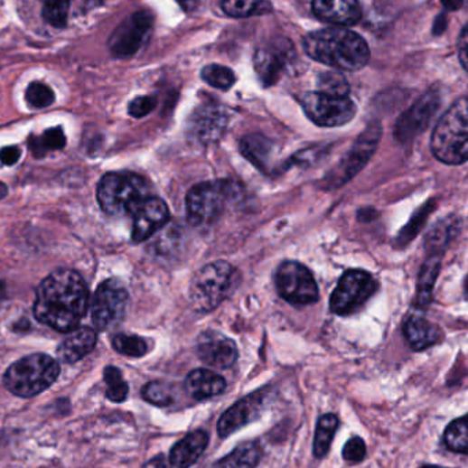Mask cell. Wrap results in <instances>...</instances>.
Wrapping results in <instances>:
<instances>
[{
    "mask_svg": "<svg viewBox=\"0 0 468 468\" xmlns=\"http://www.w3.org/2000/svg\"><path fill=\"white\" fill-rule=\"evenodd\" d=\"M143 468H174L173 467L172 463H170V459H167L164 454H158V456L153 457V459L148 460Z\"/></svg>",
    "mask_w": 468,
    "mask_h": 468,
    "instance_id": "f6af8a7d",
    "label": "cell"
},
{
    "mask_svg": "<svg viewBox=\"0 0 468 468\" xmlns=\"http://www.w3.org/2000/svg\"><path fill=\"white\" fill-rule=\"evenodd\" d=\"M446 29V18L445 15H440V17L435 20V26H433V32L435 34H441Z\"/></svg>",
    "mask_w": 468,
    "mask_h": 468,
    "instance_id": "7dc6e473",
    "label": "cell"
},
{
    "mask_svg": "<svg viewBox=\"0 0 468 468\" xmlns=\"http://www.w3.org/2000/svg\"><path fill=\"white\" fill-rule=\"evenodd\" d=\"M432 203L425 204L419 211H417V214L412 217V220H409L408 225L406 226L403 231L400 233V244H407L408 241H411V239L414 236H417V231L422 229L424 223L426 222L427 217L430 215V211H432Z\"/></svg>",
    "mask_w": 468,
    "mask_h": 468,
    "instance_id": "ab89813d",
    "label": "cell"
},
{
    "mask_svg": "<svg viewBox=\"0 0 468 468\" xmlns=\"http://www.w3.org/2000/svg\"><path fill=\"white\" fill-rule=\"evenodd\" d=\"M238 279V271L228 262L218 260L204 266L191 281V304L203 313L215 310L234 291Z\"/></svg>",
    "mask_w": 468,
    "mask_h": 468,
    "instance_id": "8992f818",
    "label": "cell"
},
{
    "mask_svg": "<svg viewBox=\"0 0 468 468\" xmlns=\"http://www.w3.org/2000/svg\"><path fill=\"white\" fill-rule=\"evenodd\" d=\"M21 158V151L20 148L14 147H5L0 150V162L5 164V166H13V164H17Z\"/></svg>",
    "mask_w": 468,
    "mask_h": 468,
    "instance_id": "ee69618b",
    "label": "cell"
},
{
    "mask_svg": "<svg viewBox=\"0 0 468 468\" xmlns=\"http://www.w3.org/2000/svg\"><path fill=\"white\" fill-rule=\"evenodd\" d=\"M156 108V99L153 97H138L130 102L127 111L133 118H143Z\"/></svg>",
    "mask_w": 468,
    "mask_h": 468,
    "instance_id": "b9f144b4",
    "label": "cell"
},
{
    "mask_svg": "<svg viewBox=\"0 0 468 468\" xmlns=\"http://www.w3.org/2000/svg\"><path fill=\"white\" fill-rule=\"evenodd\" d=\"M132 218V240L135 243H143L169 220V207L162 199L148 196L137 207Z\"/></svg>",
    "mask_w": 468,
    "mask_h": 468,
    "instance_id": "e0dca14e",
    "label": "cell"
},
{
    "mask_svg": "<svg viewBox=\"0 0 468 468\" xmlns=\"http://www.w3.org/2000/svg\"><path fill=\"white\" fill-rule=\"evenodd\" d=\"M441 4L449 12H456L463 6V0H441Z\"/></svg>",
    "mask_w": 468,
    "mask_h": 468,
    "instance_id": "bcb514c9",
    "label": "cell"
},
{
    "mask_svg": "<svg viewBox=\"0 0 468 468\" xmlns=\"http://www.w3.org/2000/svg\"><path fill=\"white\" fill-rule=\"evenodd\" d=\"M142 396L145 401L156 407H167L174 403V392L166 382H150L143 388Z\"/></svg>",
    "mask_w": 468,
    "mask_h": 468,
    "instance_id": "d590c367",
    "label": "cell"
},
{
    "mask_svg": "<svg viewBox=\"0 0 468 468\" xmlns=\"http://www.w3.org/2000/svg\"><path fill=\"white\" fill-rule=\"evenodd\" d=\"M376 291L377 281L371 274L364 270H348L332 294L331 310L337 315H350L363 307Z\"/></svg>",
    "mask_w": 468,
    "mask_h": 468,
    "instance_id": "ba28073f",
    "label": "cell"
},
{
    "mask_svg": "<svg viewBox=\"0 0 468 468\" xmlns=\"http://www.w3.org/2000/svg\"><path fill=\"white\" fill-rule=\"evenodd\" d=\"M5 295H6V285L4 281H0V302L4 300Z\"/></svg>",
    "mask_w": 468,
    "mask_h": 468,
    "instance_id": "816d5d0a",
    "label": "cell"
},
{
    "mask_svg": "<svg viewBox=\"0 0 468 468\" xmlns=\"http://www.w3.org/2000/svg\"><path fill=\"white\" fill-rule=\"evenodd\" d=\"M226 381L217 372L206 369H196L191 371L185 379L186 392L196 401L217 398L226 390Z\"/></svg>",
    "mask_w": 468,
    "mask_h": 468,
    "instance_id": "603a6c76",
    "label": "cell"
},
{
    "mask_svg": "<svg viewBox=\"0 0 468 468\" xmlns=\"http://www.w3.org/2000/svg\"><path fill=\"white\" fill-rule=\"evenodd\" d=\"M70 0H45L42 15L45 23L57 29L66 28L68 25Z\"/></svg>",
    "mask_w": 468,
    "mask_h": 468,
    "instance_id": "d6a6232c",
    "label": "cell"
},
{
    "mask_svg": "<svg viewBox=\"0 0 468 468\" xmlns=\"http://www.w3.org/2000/svg\"><path fill=\"white\" fill-rule=\"evenodd\" d=\"M97 342V332L93 331L92 327H77L61 342L57 351L58 358L63 363H76L92 352Z\"/></svg>",
    "mask_w": 468,
    "mask_h": 468,
    "instance_id": "7402d4cb",
    "label": "cell"
},
{
    "mask_svg": "<svg viewBox=\"0 0 468 468\" xmlns=\"http://www.w3.org/2000/svg\"><path fill=\"white\" fill-rule=\"evenodd\" d=\"M29 148L36 158H42L50 151L62 150L66 145L65 133L62 127L45 130L42 136L32 135L28 140Z\"/></svg>",
    "mask_w": 468,
    "mask_h": 468,
    "instance_id": "f546056e",
    "label": "cell"
},
{
    "mask_svg": "<svg viewBox=\"0 0 468 468\" xmlns=\"http://www.w3.org/2000/svg\"><path fill=\"white\" fill-rule=\"evenodd\" d=\"M294 45L288 40L273 42L257 50L255 54V71L265 87H271L278 81L286 66L296 57Z\"/></svg>",
    "mask_w": 468,
    "mask_h": 468,
    "instance_id": "5bb4252c",
    "label": "cell"
},
{
    "mask_svg": "<svg viewBox=\"0 0 468 468\" xmlns=\"http://www.w3.org/2000/svg\"><path fill=\"white\" fill-rule=\"evenodd\" d=\"M199 359L214 369H229L239 358L238 345L218 332H206L198 340Z\"/></svg>",
    "mask_w": 468,
    "mask_h": 468,
    "instance_id": "ac0fdd59",
    "label": "cell"
},
{
    "mask_svg": "<svg viewBox=\"0 0 468 468\" xmlns=\"http://www.w3.org/2000/svg\"><path fill=\"white\" fill-rule=\"evenodd\" d=\"M319 92L332 95V97H348L350 95V84L342 74L337 71H326L319 74Z\"/></svg>",
    "mask_w": 468,
    "mask_h": 468,
    "instance_id": "e575fe53",
    "label": "cell"
},
{
    "mask_svg": "<svg viewBox=\"0 0 468 468\" xmlns=\"http://www.w3.org/2000/svg\"><path fill=\"white\" fill-rule=\"evenodd\" d=\"M367 448L360 437L350 438L342 448V457L350 463H360L366 457Z\"/></svg>",
    "mask_w": 468,
    "mask_h": 468,
    "instance_id": "60d3db41",
    "label": "cell"
},
{
    "mask_svg": "<svg viewBox=\"0 0 468 468\" xmlns=\"http://www.w3.org/2000/svg\"><path fill=\"white\" fill-rule=\"evenodd\" d=\"M457 50H459V60L465 71H468V23L463 28L462 33L457 42Z\"/></svg>",
    "mask_w": 468,
    "mask_h": 468,
    "instance_id": "7bdbcfd3",
    "label": "cell"
},
{
    "mask_svg": "<svg viewBox=\"0 0 468 468\" xmlns=\"http://www.w3.org/2000/svg\"><path fill=\"white\" fill-rule=\"evenodd\" d=\"M89 303L84 279L73 270L58 268L40 284L33 313L37 321L61 333L79 327Z\"/></svg>",
    "mask_w": 468,
    "mask_h": 468,
    "instance_id": "6da1fadb",
    "label": "cell"
},
{
    "mask_svg": "<svg viewBox=\"0 0 468 468\" xmlns=\"http://www.w3.org/2000/svg\"><path fill=\"white\" fill-rule=\"evenodd\" d=\"M441 105L440 93L437 90H429L420 97L408 110L401 114L396 122L395 136L398 142L407 145L415 137L425 132L437 113Z\"/></svg>",
    "mask_w": 468,
    "mask_h": 468,
    "instance_id": "4fadbf2b",
    "label": "cell"
},
{
    "mask_svg": "<svg viewBox=\"0 0 468 468\" xmlns=\"http://www.w3.org/2000/svg\"><path fill=\"white\" fill-rule=\"evenodd\" d=\"M430 147L443 164L457 166L468 162V97L457 99L441 117Z\"/></svg>",
    "mask_w": 468,
    "mask_h": 468,
    "instance_id": "3957f363",
    "label": "cell"
},
{
    "mask_svg": "<svg viewBox=\"0 0 468 468\" xmlns=\"http://www.w3.org/2000/svg\"><path fill=\"white\" fill-rule=\"evenodd\" d=\"M97 196L100 209L110 217H132L142 201L148 198L145 181L132 173L103 175Z\"/></svg>",
    "mask_w": 468,
    "mask_h": 468,
    "instance_id": "5b68a950",
    "label": "cell"
},
{
    "mask_svg": "<svg viewBox=\"0 0 468 468\" xmlns=\"http://www.w3.org/2000/svg\"><path fill=\"white\" fill-rule=\"evenodd\" d=\"M302 108L305 116L319 126H342L356 116V106L348 97H332L322 92L303 95Z\"/></svg>",
    "mask_w": 468,
    "mask_h": 468,
    "instance_id": "9c48e42d",
    "label": "cell"
},
{
    "mask_svg": "<svg viewBox=\"0 0 468 468\" xmlns=\"http://www.w3.org/2000/svg\"><path fill=\"white\" fill-rule=\"evenodd\" d=\"M404 336L412 350L425 351L440 342L443 332L424 316L412 315L404 323Z\"/></svg>",
    "mask_w": 468,
    "mask_h": 468,
    "instance_id": "cb8c5ba5",
    "label": "cell"
},
{
    "mask_svg": "<svg viewBox=\"0 0 468 468\" xmlns=\"http://www.w3.org/2000/svg\"><path fill=\"white\" fill-rule=\"evenodd\" d=\"M303 49L316 62L344 71L360 70L370 60L366 40L342 26L307 34Z\"/></svg>",
    "mask_w": 468,
    "mask_h": 468,
    "instance_id": "7a4b0ae2",
    "label": "cell"
},
{
    "mask_svg": "<svg viewBox=\"0 0 468 468\" xmlns=\"http://www.w3.org/2000/svg\"><path fill=\"white\" fill-rule=\"evenodd\" d=\"M209 443L210 435L206 430H193L173 445L169 454L170 463L175 468L192 467L201 459Z\"/></svg>",
    "mask_w": 468,
    "mask_h": 468,
    "instance_id": "44dd1931",
    "label": "cell"
},
{
    "mask_svg": "<svg viewBox=\"0 0 468 468\" xmlns=\"http://www.w3.org/2000/svg\"><path fill=\"white\" fill-rule=\"evenodd\" d=\"M154 17L150 12L135 13L127 17L108 39V49L117 58H130L150 39Z\"/></svg>",
    "mask_w": 468,
    "mask_h": 468,
    "instance_id": "7c38bea8",
    "label": "cell"
},
{
    "mask_svg": "<svg viewBox=\"0 0 468 468\" xmlns=\"http://www.w3.org/2000/svg\"><path fill=\"white\" fill-rule=\"evenodd\" d=\"M7 195V186L6 183H2L0 181V199L6 198Z\"/></svg>",
    "mask_w": 468,
    "mask_h": 468,
    "instance_id": "f907efd6",
    "label": "cell"
},
{
    "mask_svg": "<svg viewBox=\"0 0 468 468\" xmlns=\"http://www.w3.org/2000/svg\"><path fill=\"white\" fill-rule=\"evenodd\" d=\"M60 374L61 366L54 358L34 353L13 363L5 372L4 384L18 398H34L52 387Z\"/></svg>",
    "mask_w": 468,
    "mask_h": 468,
    "instance_id": "277c9868",
    "label": "cell"
},
{
    "mask_svg": "<svg viewBox=\"0 0 468 468\" xmlns=\"http://www.w3.org/2000/svg\"><path fill=\"white\" fill-rule=\"evenodd\" d=\"M444 443L449 451L468 454V414L448 425L444 432Z\"/></svg>",
    "mask_w": 468,
    "mask_h": 468,
    "instance_id": "1f68e13d",
    "label": "cell"
},
{
    "mask_svg": "<svg viewBox=\"0 0 468 468\" xmlns=\"http://www.w3.org/2000/svg\"><path fill=\"white\" fill-rule=\"evenodd\" d=\"M460 220L457 217L451 215V217L444 218L443 220L433 226L426 236L427 252L433 254H444L448 244L451 243L452 239L459 233Z\"/></svg>",
    "mask_w": 468,
    "mask_h": 468,
    "instance_id": "4316f807",
    "label": "cell"
},
{
    "mask_svg": "<svg viewBox=\"0 0 468 468\" xmlns=\"http://www.w3.org/2000/svg\"><path fill=\"white\" fill-rule=\"evenodd\" d=\"M240 150L248 161L263 170L267 166V159L270 158L273 147L267 138L259 135H252L247 136L241 140Z\"/></svg>",
    "mask_w": 468,
    "mask_h": 468,
    "instance_id": "4dcf8cb0",
    "label": "cell"
},
{
    "mask_svg": "<svg viewBox=\"0 0 468 468\" xmlns=\"http://www.w3.org/2000/svg\"><path fill=\"white\" fill-rule=\"evenodd\" d=\"M13 329H14L15 332L29 331V329H31V323H29L28 319H23V321H18Z\"/></svg>",
    "mask_w": 468,
    "mask_h": 468,
    "instance_id": "681fc988",
    "label": "cell"
},
{
    "mask_svg": "<svg viewBox=\"0 0 468 468\" xmlns=\"http://www.w3.org/2000/svg\"><path fill=\"white\" fill-rule=\"evenodd\" d=\"M105 381L108 384L106 390V398L113 403H122L126 400L129 387L122 377L121 370L114 366H108L105 369Z\"/></svg>",
    "mask_w": 468,
    "mask_h": 468,
    "instance_id": "836d02e7",
    "label": "cell"
},
{
    "mask_svg": "<svg viewBox=\"0 0 468 468\" xmlns=\"http://www.w3.org/2000/svg\"><path fill=\"white\" fill-rule=\"evenodd\" d=\"M339 426L340 419L337 415L324 414L319 417L314 435V456L316 459H323L329 454Z\"/></svg>",
    "mask_w": 468,
    "mask_h": 468,
    "instance_id": "83f0119b",
    "label": "cell"
},
{
    "mask_svg": "<svg viewBox=\"0 0 468 468\" xmlns=\"http://www.w3.org/2000/svg\"><path fill=\"white\" fill-rule=\"evenodd\" d=\"M113 347L121 355L129 358H142L147 353V342L142 337L127 336V334H117L113 339Z\"/></svg>",
    "mask_w": 468,
    "mask_h": 468,
    "instance_id": "8d00e7d4",
    "label": "cell"
},
{
    "mask_svg": "<svg viewBox=\"0 0 468 468\" xmlns=\"http://www.w3.org/2000/svg\"><path fill=\"white\" fill-rule=\"evenodd\" d=\"M223 13L231 18H249L271 13L273 6L267 0H222Z\"/></svg>",
    "mask_w": 468,
    "mask_h": 468,
    "instance_id": "f1b7e54d",
    "label": "cell"
},
{
    "mask_svg": "<svg viewBox=\"0 0 468 468\" xmlns=\"http://www.w3.org/2000/svg\"><path fill=\"white\" fill-rule=\"evenodd\" d=\"M263 456L259 441H247L234 448L230 454L220 457L210 468H255Z\"/></svg>",
    "mask_w": 468,
    "mask_h": 468,
    "instance_id": "d4e9b609",
    "label": "cell"
},
{
    "mask_svg": "<svg viewBox=\"0 0 468 468\" xmlns=\"http://www.w3.org/2000/svg\"><path fill=\"white\" fill-rule=\"evenodd\" d=\"M422 468H445V467H440V465H426V467Z\"/></svg>",
    "mask_w": 468,
    "mask_h": 468,
    "instance_id": "f5cc1de1",
    "label": "cell"
},
{
    "mask_svg": "<svg viewBox=\"0 0 468 468\" xmlns=\"http://www.w3.org/2000/svg\"><path fill=\"white\" fill-rule=\"evenodd\" d=\"M379 137H381V127L379 125H372L358 138L347 159H344L340 166V175H337V181L340 183H347L363 169L364 164L370 161L376 151Z\"/></svg>",
    "mask_w": 468,
    "mask_h": 468,
    "instance_id": "d6986e66",
    "label": "cell"
},
{
    "mask_svg": "<svg viewBox=\"0 0 468 468\" xmlns=\"http://www.w3.org/2000/svg\"><path fill=\"white\" fill-rule=\"evenodd\" d=\"M229 117L222 106L209 103L193 111L188 125L191 137L201 145H211L225 133Z\"/></svg>",
    "mask_w": 468,
    "mask_h": 468,
    "instance_id": "2e32d148",
    "label": "cell"
},
{
    "mask_svg": "<svg viewBox=\"0 0 468 468\" xmlns=\"http://www.w3.org/2000/svg\"><path fill=\"white\" fill-rule=\"evenodd\" d=\"M127 304V291L118 279L110 278L100 284L93 296L92 311L93 324L99 331L113 329L125 316Z\"/></svg>",
    "mask_w": 468,
    "mask_h": 468,
    "instance_id": "8fae6325",
    "label": "cell"
},
{
    "mask_svg": "<svg viewBox=\"0 0 468 468\" xmlns=\"http://www.w3.org/2000/svg\"><path fill=\"white\" fill-rule=\"evenodd\" d=\"M177 2L186 12H192L199 4V0H177Z\"/></svg>",
    "mask_w": 468,
    "mask_h": 468,
    "instance_id": "c3c4849f",
    "label": "cell"
},
{
    "mask_svg": "<svg viewBox=\"0 0 468 468\" xmlns=\"http://www.w3.org/2000/svg\"><path fill=\"white\" fill-rule=\"evenodd\" d=\"M313 13L324 23L352 26L361 17L358 0H313Z\"/></svg>",
    "mask_w": 468,
    "mask_h": 468,
    "instance_id": "ffe728a7",
    "label": "cell"
},
{
    "mask_svg": "<svg viewBox=\"0 0 468 468\" xmlns=\"http://www.w3.org/2000/svg\"><path fill=\"white\" fill-rule=\"evenodd\" d=\"M266 398L267 393L265 390H257L229 407L218 420V435L220 438H228L229 435L254 422L263 411Z\"/></svg>",
    "mask_w": 468,
    "mask_h": 468,
    "instance_id": "9a60e30c",
    "label": "cell"
},
{
    "mask_svg": "<svg viewBox=\"0 0 468 468\" xmlns=\"http://www.w3.org/2000/svg\"><path fill=\"white\" fill-rule=\"evenodd\" d=\"M443 255L437 254V252L429 254L427 259L425 260L424 266L420 268L417 297H415L417 307H427L429 303L432 302L433 289H435V281H437L438 273H440Z\"/></svg>",
    "mask_w": 468,
    "mask_h": 468,
    "instance_id": "484cf974",
    "label": "cell"
},
{
    "mask_svg": "<svg viewBox=\"0 0 468 468\" xmlns=\"http://www.w3.org/2000/svg\"><path fill=\"white\" fill-rule=\"evenodd\" d=\"M201 79H203L207 84L220 90L230 89L234 82H236V76H234L233 71L220 65L206 66V68L201 70Z\"/></svg>",
    "mask_w": 468,
    "mask_h": 468,
    "instance_id": "74e56055",
    "label": "cell"
},
{
    "mask_svg": "<svg viewBox=\"0 0 468 468\" xmlns=\"http://www.w3.org/2000/svg\"><path fill=\"white\" fill-rule=\"evenodd\" d=\"M25 99L31 108H50L55 100L54 90H52L49 85L34 81L32 82V84L29 85L28 89H26Z\"/></svg>",
    "mask_w": 468,
    "mask_h": 468,
    "instance_id": "f35d334b",
    "label": "cell"
},
{
    "mask_svg": "<svg viewBox=\"0 0 468 468\" xmlns=\"http://www.w3.org/2000/svg\"><path fill=\"white\" fill-rule=\"evenodd\" d=\"M236 193V183L228 180L207 181L193 186L186 195L188 222L195 228L214 225Z\"/></svg>",
    "mask_w": 468,
    "mask_h": 468,
    "instance_id": "52a82bcc",
    "label": "cell"
},
{
    "mask_svg": "<svg viewBox=\"0 0 468 468\" xmlns=\"http://www.w3.org/2000/svg\"><path fill=\"white\" fill-rule=\"evenodd\" d=\"M276 284L279 296L291 304L307 305L318 300L315 279L302 263L294 260L284 262L276 270Z\"/></svg>",
    "mask_w": 468,
    "mask_h": 468,
    "instance_id": "30bf717a",
    "label": "cell"
}]
</instances>
